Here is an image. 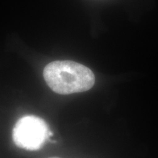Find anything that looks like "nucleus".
Returning <instances> with one entry per match:
<instances>
[{"instance_id":"nucleus-3","label":"nucleus","mask_w":158,"mask_h":158,"mask_svg":"<svg viewBox=\"0 0 158 158\" xmlns=\"http://www.w3.org/2000/svg\"><path fill=\"white\" fill-rule=\"evenodd\" d=\"M48 158H60V157H48Z\"/></svg>"},{"instance_id":"nucleus-1","label":"nucleus","mask_w":158,"mask_h":158,"mask_svg":"<svg viewBox=\"0 0 158 158\" xmlns=\"http://www.w3.org/2000/svg\"><path fill=\"white\" fill-rule=\"evenodd\" d=\"M43 77L53 92L63 95L86 92L95 83V77L89 68L70 60L49 63L43 70Z\"/></svg>"},{"instance_id":"nucleus-2","label":"nucleus","mask_w":158,"mask_h":158,"mask_svg":"<svg viewBox=\"0 0 158 158\" xmlns=\"http://www.w3.org/2000/svg\"><path fill=\"white\" fill-rule=\"evenodd\" d=\"M53 135L42 118L28 115L18 120L13 127L12 138L17 147L28 151L42 148L48 137Z\"/></svg>"}]
</instances>
